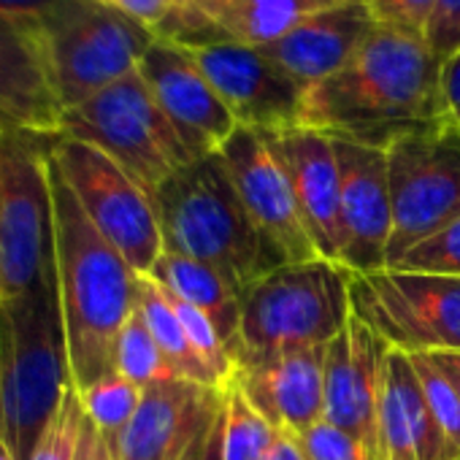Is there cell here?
<instances>
[{"label":"cell","instance_id":"cell-34","mask_svg":"<svg viewBox=\"0 0 460 460\" xmlns=\"http://www.w3.org/2000/svg\"><path fill=\"white\" fill-rule=\"evenodd\" d=\"M425 41L441 63L460 52V0H438Z\"/></svg>","mask_w":460,"mask_h":460},{"label":"cell","instance_id":"cell-26","mask_svg":"<svg viewBox=\"0 0 460 460\" xmlns=\"http://www.w3.org/2000/svg\"><path fill=\"white\" fill-rule=\"evenodd\" d=\"M279 433L234 382L222 387V460H263Z\"/></svg>","mask_w":460,"mask_h":460},{"label":"cell","instance_id":"cell-39","mask_svg":"<svg viewBox=\"0 0 460 460\" xmlns=\"http://www.w3.org/2000/svg\"><path fill=\"white\" fill-rule=\"evenodd\" d=\"M60 0H0V17L6 20H31L47 12Z\"/></svg>","mask_w":460,"mask_h":460},{"label":"cell","instance_id":"cell-7","mask_svg":"<svg viewBox=\"0 0 460 460\" xmlns=\"http://www.w3.org/2000/svg\"><path fill=\"white\" fill-rule=\"evenodd\" d=\"M49 141L20 128L0 133V304L55 271Z\"/></svg>","mask_w":460,"mask_h":460},{"label":"cell","instance_id":"cell-38","mask_svg":"<svg viewBox=\"0 0 460 460\" xmlns=\"http://www.w3.org/2000/svg\"><path fill=\"white\" fill-rule=\"evenodd\" d=\"M441 87H444L449 117L460 122V52H455L452 58L441 63Z\"/></svg>","mask_w":460,"mask_h":460},{"label":"cell","instance_id":"cell-1","mask_svg":"<svg viewBox=\"0 0 460 460\" xmlns=\"http://www.w3.org/2000/svg\"><path fill=\"white\" fill-rule=\"evenodd\" d=\"M452 119L441 60L425 39L374 25L358 55L304 101V128L387 149L401 136Z\"/></svg>","mask_w":460,"mask_h":460},{"label":"cell","instance_id":"cell-15","mask_svg":"<svg viewBox=\"0 0 460 460\" xmlns=\"http://www.w3.org/2000/svg\"><path fill=\"white\" fill-rule=\"evenodd\" d=\"M138 74L192 157L219 152L222 144L236 133L239 125L234 114L227 111L190 49L155 39L138 63Z\"/></svg>","mask_w":460,"mask_h":460},{"label":"cell","instance_id":"cell-14","mask_svg":"<svg viewBox=\"0 0 460 460\" xmlns=\"http://www.w3.org/2000/svg\"><path fill=\"white\" fill-rule=\"evenodd\" d=\"M219 157L230 179H234L244 206L250 208L255 222L279 244L288 261H317L320 252L296 200L290 176L269 138L258 130L236 128V133L222 144Z\"/></svg>","mask_w":460,"mask_h":460},{"label":"cell","instance_id":"cell-9","mask_svg":"<svg viewBox=\"0 0 460 460\" xmlns=\"http://www.w3.org/2000/svg\"><path fill=\"white\" fill-rule=\"evenodd\" d=\"M393 234L387 269L460 219V122L401 136L387 149Z\"/></svg>","mask_w":460,"mask_h":460},{"label":"cell","instance_id":"cell-37","mask_svg":"<svg viewBox=\"0 0 460 460\" xmlns=\"http://www.w3.org/2000/svg\"><path fill=\"white\" fill-rule=\"evenodd\" d=\"M74 460H114L109 438L87 420V414H84V425H82V433H79V444H76V457Z\"/></svg>","mask_w":460,"mask_h":460},{"label":"cell","instance_id":"cell-31","mask_svg":"<svg viewBox=\"0 0 460 460\" xmlns=\"http://www.w3.org/2000/svg\"><path fill=\"white\" fill-rule=\"evenodd\" d=\"M393 269L460 277V219L438 230L436 236L425 239L422 244L411 247Z\"/></svg>","mask_w":460,"mask_h":460},{"label":"cell","instance_id":"cell-35","mask_svg":"<svg viewBox=\"0 0 460 460\" xmlns=\"http://www.w3.org/2000/svg\"><path fill=\"white\" fill-rule=\"evenodd\" d=\"M109 4L125 12L128 17L138 20L149 31H157L160 22L181 4V0H109Z\"/></svg>","mask_w":460,"mask_h":460},{"label":"cell","instance_id":"cell-13","mask_svg":"<svg viewBox=\"0 0 460 460\" xmlns=\"http://www.w3.org/2000/svg\"><path fill=\"white\" fill-rule=\"evenodd\" d=\"M333 149L339 163V263L349 274L382 271L393 234L387 152L347 138H333Z\"/></svg>","mask_w":460,"mask_h":460},{"label":"cell","instance_id":"cell-32","mask_svg":"<svg viewBox=\"0 0 460 460\" xmlns=\"http://www.w3.org/2000/svg\"><path fill=\"white\" fill-rule=\"evenodd\" d=\"M296 438L306 460H379V455L371 452L360 438L331 425L328 420H320L317 425L298 433Z\"/></svg>","mask_w":460,"mask_h":460},{"label":"cell","instance_id":"cell-12","mask_svg":"<svg viewBox=\"0 0 460 460\" xmlns=\"http://www.w3.org/2000/svg\"><path fill=\"white\" fill-rule=\"evenodd\" d=\"M192 55L239 128L277 133L301 125L309 90L269 60L261 47L225 41Z\"/></svg>","mask_w":460,"mask_h":460},{"label":"cell","instance_id":"cell-22","mask_svg":"<svg viewBox=\"0 0 460 460\" xmlns=\"http://www.w3.org/2000/svg\"><path fill=\"white\" fill-rule=\"evenodd\" d=\"M0 114L39 136H60L63 109L20 20L0 17Z\"/></svg>","mask_w":460,"mask_h":460},{"label":"cell","instance_id":"cell-8","mask_svg":"<svg viewBox=\"0 0 460 460\" xmlns=\"http://www.w3.org/2000/svg\"><path fill=\"white\" fill-rule=\"evenodd\" d=\"M60 136L84 141L122 165L149 195L190 165L192 152L171 125L138 71L63 111Z\"/></svg>","mask_w":460,"mask_h":460},{"label":"cell","instance_id":"cell-6","mask_svg":"<svg viewBox=\"0 0 460 460\" xmlns=\"http://www.w3.org/2000/svg\"><path fill=\"white\" fill-rule=\"evenodd\" d=\"M349 271L325 258L285 263L242 296L239 360L328 347L349 323Z\"/></svg>","mask_w":460,"mask_h":460},{"label":"cell","instance_id":"cell-36","mask_svg":"<svg viewBox=\"0 0 460 460\" xmlns=\"http://www.w3.org/2000/svg\"><path fill=\"white\" fill-rule=\"evenodd\" d=\"M181 460H222V403L198 433L192 447L181 455Z\"/></svg>","mask_w":460,"mask_h":460},{"label":"cell","instance_id":"cell-30","mask_svg":"<svg viewBox=\"0 0 460 460\" xmlns=\"http://www.w3.org/2000/svg\"><path fill=\"white\" fill-rule=\"evenodd\" d=\"M82 425H84V406H82L79 390L68 387L58 414L47 425V430H44L39 447L33 449L31 460H74Z\"/></svg>","mask_w":460,"mask_h":460},{"label":"cell","instance_id":"cell-27","mask_svg":"<svg viewBox=\"0 0 460 460\" xmlns=\"http://www.w3.org/2000/svg\"><path fill=\"white\" fill-rule=\"evenodd\" d=\"M114 371L122 374L125 379H130L133 385H138L141 390L157 382H168V379H179L168 363V358L163 355V349L157 347L155 336L149 333L144 317L138 314V309L130 314V320L125 323L117 347H114Z\"/></svg>","mask_w":460,"mask_h":460},{"label":"cell","instance_id":"cell-41","mask_svg":"<svg viewBox=\"0 0 460 460\" xmlns=\"http://www.w3.org/2000/svg\"><path fill=\"white\" fill-rule=\"evenodd\" d=\"M430 358H433L436 366L452 379V385H455L457 393H460V352H433Z\"/></svg>","mask_w":460,"mask_h":460},{"label":"cell","instance_id":"cell-23","mask_svg":"<svg viewBox=\"0 0 460 460\" xmlns=\"http://www.w3.org/2000/svg\"><path fill=\"white\" fill-rule=\"evenodd\" d=\"M146 277H152L173 298L200 309L211 320L217 333L222 336L230 355L239 358V349H242V293L230 285L219 271H214L211 266H206L200 261L173 255V252H163Z\"/></svg>","mask_w":460,"mask_h":460},{"label":"cell","instance_id":"cell-43","mask_svg":"<svg viewBox=\"0 0 460 460\" xmlns=\"http://www.w3.org/2000/svg\"><path fill=\"white\" fill-rule=\"evenodd\" d=\"M14 128H17V125H14L12 119H6L4 114H0V133H4V130H14ZM20 130H22V128H20Z\"/></svg>","mask_w":460,"mask_h":460},{"label":"cell","instance_id":"cell-2","mask_svg":"<svg viewBox=\"0 0 460 460\" xmlns=\"http://www.w3.org/2000/svg\"><path fill=\"white\" fill-rule=\"evenodd\" d=\"M55 271L76 390L114 374L117 339L136 312L138 274L101 236L49 160Z\"/></svg>","mask_w":460,"mask_h":460},{"label":"cell","instance_id":"cell-11","mask_svg":"<svg viewBox=\"0 0 460 460\" xmlns=\"http://www.w3.org/2000/svg\"><path fill=\"white\" fill-rule=\"evenodd\" d=\"M352 317L401 352H460V277L382 269L349 274Z\"/></svg>","mask_w":460,"mask_h":460},{"label":"cell","instance_id":"cell-24","mask_svg":"<svg viewBox=\"0 0 460 460\" xmlns=\"http://www.w3.org/2000/svg\"><path fill=\"white\" fill-rule=\"evenodd\" d=\"M192 4L230 41L263 47L293 31L314 12L341 0H192Z\"/></svg>","mask_w":460,"mask_h":460},{"label":"cell","instance_id":"cell-28","mask_svg":"<svg viewBox=\"0 0 460 460\" xmlns=\"http://www.w3.org/2000/svg\"><path fill=\"white\" fill-rule=\"evenodd\" d=\"M141 395H144V390L117 371L106 374L98 382H93L90 387L79 390L87 420L106 438H114L133 420V414L141 403Z\"/></svg>","mask_w":460,"mask_h":460},{"label":"cell","instance_id":"cell-3","mask_svg":"<svg viewBox=\"0 0 460 460\" xmlns=\"http://www.w3.org/2000/svg\"><path fill=\"white\" fill-rule=\"evenodd\" d=\"M152 200L163 252L211 266L242 296L255 282L290 263L244 206L219 152L176 171L155 190Z\"/></svg>","mask_w":460,"mask_h":460},{"label":"cell","instance_id":"cell-10","mask_svg":"<svg viewBox=\"0 0 460 460\" xmlns=\"http://www.w3.org/2000/svg\"><path fill=\"white\" fill-rule=\"evenodd\" d=\"M49 160L76 195L90 222L101 230V236L130 263L136 274H149L163 255L152 195L122 165L84 141L52 136Z\"/></svg>","mask_w":460,"mask_h":460},{"label":"cell","instance_id":"cell-21","mask_svg":"<svg viewBox=\"0 0 460 460\" xmlns=\"http://www.w3.org/2000/svg\"><path fill=\"white\" fill-rule=\"evenodd\" d=\"M379 452L382 460H460L425 401L411 358L393 347L385 355Z\"/></svg>","mask_w":460,"mask_h":460},{"label":"cell","instance_id":"cell-40","mask_svg":"<svg viewBox=\"0 0 460 460\" xmlns=\"http://www.w3.org/2000/svg\"><path fill=\"white\" fill-rule=\"evenodd\" d=\"M263 460H306V455L293 433H279L277 444L263 455Z\"/></svg>","mask_w":460,"mask_h":460},{"label":"cell","instance_id":"cell-42","mask_svg":"<svg viewBox=\"0 0 460 460\" xmlns=\"http://www.w3.org/2000/svg\"><path fill=\"white\" fill-rule=\"evenodd\" d=\"M0 460H17L14 457V452H12V447H9V441L4 438V441H0Z\"/></svg>","mask_w":460,"mask_h":460},{"label":"cell","instance_id":"cell-17","mask_svg":"<svg viewBox=\"0 0 460 460\" xmlns=\"http://www.w3.org/2000/svg\"><path fill=\"white\" fill-rule=\"evenodd\" d=\"M222 403V390L187 379L144 387L133 420L109 438L114 460H181Z\"/></svg>","mask_w":460,"mask_h":460},{"label":"cell","instance_id":"cell-20","mask_svg":"<svg viewBox=\"0 0 460 460\" xmlns=\"http://www.w3.org/2000/svg\"><path fill=\"white\" fill-rule=\"evenodd\" d=\"M263 136L290 176L320 258L339 263V163L333 138L304 125Z\"/></svg>","mask_w":460,"mask_h":460},{"label":"cell","instance_id":"cell-18","mask_svg":"<svg viewBox=\"0 0 460 460\" xmlns=\"http://www.w3.org/2000/svg\"><path fill=\"white\" fill-rule=\"evenodd\" d=\"M371 31L374 17L366 0H341L314 12L277 41L263 44L261 52L298 84L312 90L314 84L336 76L358 55Z\"/></svg>","mask_w":460,"mask_h":460},{"label":"cell","instance_id":"cell-33","mask_svg":"<svg viewBox=\"0 0 460 460\" xmlns=\"http://www.w3.org/2000/svg\"><path fill=\"white\" fill-rule=\"evenodd\" d=\"M438 0H366L374 25L425 39Z\"/></svg>","mask_w":460,"mask_h":460},{"label":"cell","instance_id":"cell-16","mask_svg":"<svg viewBox=\"0 0 460 460\" xmlns=\"http://www.w3.org/2000/svg\"><path fill=\"white\" fill-rule=\"evenodd\" d=\"M387 349L390 344L382 336L349 317L347 328L325 347L323 360V420L360 438L379 460V401Z\"/></svg>","mask_w":460,"mask_h":460},{"label":"cell","instance_id":"cell-5","mask_svg":"<svg viewBox=\"0 0 460 460\" xmlns=\"http://www.w3.org/2000/svg\"><path fill=\"white\" fill-rule=\"evenodd\" d=\"M63 111H71L138 71L155 31L109 0H60L20 20Z\"/></svg>","mask_w":460,"mask_h":460},{"label":"cell","instance_id":"cell-19","mask_svg":"<svg viewBox=\"0 0 460 460\" xmlns=\"http://www.w3.org/2000/svg\"><path fill=\"white\" fill-rule=\"evenodd\" d=\"M325 347L239 360L234 382L247 401L282 433H304L323 420Z\"/></svg>","mask_w":460,"mask_h":460},{"label":"cell","instance_id":"cell-25","mask_svg":"<svg viewBox=\"0 0 460 460\" xmlns=\"http://www.w3.org/2000/svg\"><path fill=\"white\" fill-rule=\"evenodd\" d=\"M136 309L144 317L149 333L155 336L157 347L163 349V355L168 358L173 374L179 379L187 382H198L203 387H214L219 390L217 379L211 376V371L203 366V360L195 355L184 325L168 298V293L146 274H138V290H136Z\"/></svg>","mask_w":460,"mask_h":460},{"label":"cell","instance_id":"cell-4","mask_svg":"<svg viewBox=\"0 0 460 460\" xmlns=\"http://www.w3.org/2000/svg\"><path fill=\"white\" fill-rule=\"evenodd\" d=\"M68 387H74V379L58 271H52L28 296L0 304L4 425L17 460H31Z\"/></svg>","mask_w":460,"mask_h":460},{"label":"cell","instance_id":"cell-29","mask_svg":"<svg viewBox=\"0 0 460 460\" xmlns=\"http://www.w3.org/2000/svg\"><path fill=\"white\" fill-rule=\"evenodd\" d=\"M406 355L411 358V366L420 376L425 401H428L438 428L444 430V436L460 455V393H457V387L436 366V360L428 352H406Z\"/></svg>","mask_w":460,"mask_h":460}]
</instances>
